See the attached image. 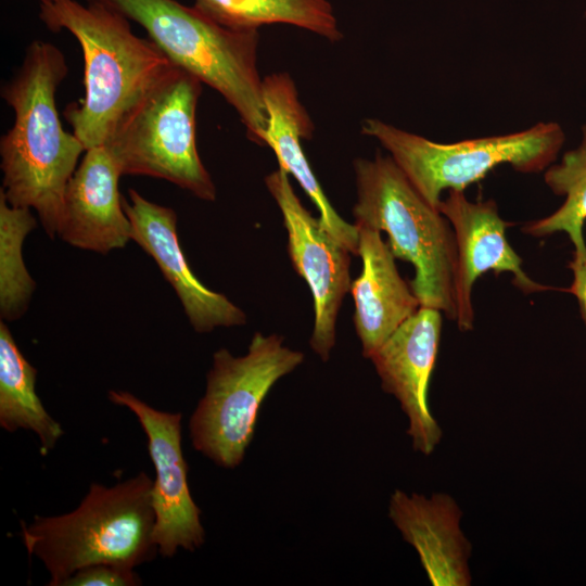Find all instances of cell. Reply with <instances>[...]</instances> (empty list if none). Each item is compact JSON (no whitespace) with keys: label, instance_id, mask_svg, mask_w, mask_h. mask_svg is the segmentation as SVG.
Wrapping results in <instances>:
<instances>
[{"label":"cell","instance_id":"6da1fadb","mask_svg":"<svg viewBox=\"0 0 586 586\" xmlns=\"http://www.w3.org/2000/svg\"><path fill=\"white\" fill-rule=\"evenodd\" d=\"M68 72L62 51L34 40L1 97L14 112V123L1 137L3 174L0 189L9 204L33 208L46 233L58 235L66 187L86 151L63 129L55 93Z\"/></svg>","mask_w":586,"mask_h":586},{"label":"cell","instance_id":"7a4b0ae2","mask_svg":"<svg viewBox=\"0 0 586 586\" xmlns=\"http://www.w3.org/2000/svg\"><path fill=\"white\" fill-rule=\"evenodd\" d=\"M39 17L51 31L68 30L81 47L85 95L64 115L86 150L104 145L123 116L176 66L99 0L40 3Z\"/></svg>","mask_w":586,"mask_h":586},{"label":"cell","instance_id":"3957f363","mask_svg":"<svg viewBox=\"0 0 586 586\" xmlns=\"http://www.w3.org/2000/svg\"><path fill=\"white\" fill-rule=\"evenodd\" d=\"M99 1L142 26L173 64L220 93L238 113L247 138L266 145L258 29L224 26L194 5L176 0Z\"/></svg>","mask_w":586,"mask_h":586},{"label":"cell","instance_id":"277c9868","mask_svg":"<svg viewBox=\"0 0 586 586\" xmlns=\"http://www.w3.org/2000/svg\"><path fill=\"white\" fill-rule=\"evenodd\" d=\"M153 481L145 472L114 486L91 484L81 504L58 517H38L22 525L29 555L50 573V586L63 583L79 569L112 563L135 569L158 551L153 539Z\"/></svg>","mask_w":586,"mask_h":586},{"label":"cell","instance_id":"5b68a950","mask_svg":"<svg viewBox=\"0 0 586 586\" xmlns=\"http://www.w3.org/2000/svg\"><path fill=\"white\" fill-rule=\"evenodd\" d=\"M355 222L388 235L395 258L412 264L410 288L420 305L456 320L457 246L448 219L429 204L388 156L354 162Z\"/></svg>","mask_w":586,"mask_h":586},{"label":"cell","instance_id":"8992f818","mask_svg":"<svg viewBox=\"0 0 586 586\" xmlns=\"http://www.w3.org/2000/svg\"><path fill=\"white\" fill-rule=\"evenodd\" d=\"M361 132L380 142L417 191L435 208L443 191H463L499 165L508 164L522 174L545 171L565 142V132L556 122H540L517 132L453 143L431 141L378 118H366Z\"/></svg>","mask_w":586,"mask_h":586},{"label":"cell","instance_id":"52a82bcc","mask_svg":"<svg viewBox=\"0 0 586 586\" xmlns=\"http://www.w3.org/2000/svg\"><path fill=\"white\" fill-rule=\"evenodd\" d=\"M201 92L202 81L175 66L123 116L104 144L122 176L160 178L201 200L216 199L196 146Z\"/></svg>","mask_w":586,"mask_h":586},{"label":"cell","instance_id":"ba28073f","mask_svg":"<svg viewBox=\"0 0 586 586\" xmlns=\"http://www.w3.org/2000/svg\"><path fill=\"white\" fill-rule=\"evenodd\" d=\"M283 342L278 334L255 332L245 355L233 356L227 348L214 353L189 429L193 447L218 466L233 469L242 462L263 400L304 361V353Z\"/></svg>","mask_w":586,"mask_h":586},{"label":"cell","instance_id":"9c48e42d","mask_svg":"<svg viewBox=\"0 0 586 586\" xmlns=\"http://www.w3.org/2000/svg\"><path fill=\"white\" fill-rule=\"evenodd\" d=\"M281 211L288 231V252L296 272L308 284L314 297L315 322L309 345L328 361L336 339V319L345 294L351 290L352 254L302 204L285 169L265 178Z\"/></svg>","mask_w":586,"mask_h":586},{"label":"cell","instance_id":"30bf717a","mask_svg":"<svg viewBox=\"0 0 586 586\" xmlns=\"http://www.w3.org/2000/svg\"><path fill=\"white\" fill-rule=\"evenodd\" d=\"M109 399L131 410L148 437L156 473L151 505L155 514L153 539L158 552L170 558L179 548L189 551L200 548L205 531L188 484V464L181 448V413L157 410L125 391H109Z\"/></svg>","mask_w":586,"mask_h":586},{"label":"cell","instance_id":"8fae6325","mask_svg":"<svg viewBox=\"0 0 586 586\" xmlns=\"http://www.w3.org/2000/svg\"><path fill=\"white\" fill-rule=\"evenodd\" d=\"M442 331V313L421 306L369 358L382 388L400 404L408 418L407 434L416 451L430 455L442 438L428 391Z\"/></svg>","mask_w":586,"mask_h":586},{"label":"cell","instance_id":"7c38bea8","mask_svg":"<svg viewBox=\"0 0 586 586\" xmlns=\"http://www.w3.org/2000/svg\"><path fill=\"white\" fill-rule=\"evenodd\" d=\"M438 211L448 219L456 239L455 297L459 330L473 328L472 288L484 272H511L513 284L524 293L550 289L532 280L522 269V259L506 238L509 222L501 219L494 200L471 202L463 191L449 190Z\"/></svg>","mask_w":586,"mask_h":586},{"label":"cell","instance_id":"4fadbf2b","mask_svg":"<svg viewBox=\"0 0 586 586\" xmlns=\"http://www.w3.org/2000/svg\"><path fill=\"white\" fill-rule=\"evenodd\" d=\"M128 198H123V206L131 224V240L155 260L193 329L205 333L218 327L243 326V310L192 272L177 235L175 211L146 200L135 189H129Z\"/></svg>","mask_w":586,"mask_h":586},{"label":"cell","instance_id":"5bb4252c","mask_svg":"<svg viewBox=\"0 0 586 586\" xmlns=\"http://www.w3.org/2000/svg\"><path fill=\"white\" fill-rule=\"evenodd\" d=\"M122 176L104 145L85 151L65 190L58 235L86 251L106 254L131 240L123 206Z\"/></svg>","mask_w":586,"mask_h":586},{"label":"cell","instance_id":"9a60e30c","mask_svg":"<svg viewBox=\"0 0 586 586\" xmlns=\"http://www.w3.org/2000/svg\"><path fill=\"white\" fill-rule=\"evenodd\" d=\"M388 517L418 552L434 586H468L471 546L460 528L461 512L446 494L425 497L395 489Z\"/></svg>","mask_w":586,"mask_h":586},{"label":"cell","instance_id":"2e32d148","mask_svg":"<svg viewBox=\"0 0 586 586\" xmlns=\"http://www.w3.org/2000/svg\"><path fill=\"white\" fill-rule=\"evenodd\" d=\"M355 225L362 270L351 284L354 324L362 356L370 358L421 305L410 284L399 275L395 256L381 231L360 222Z\"/></svg>","mask_w":586,"mask_h":586},{"label":"cell","instance_id":"e0dca14e","mask_svg":"<svg viewBox=\"0 0 586 586\" xmlns=\"http://www.w3.org/2000/svg\"><path fill=\"white\" fill-rule=\"evenodd\" d=\"M267 112L266 145L277 156L279 167L291 174L319 212L323 227L351 253L358 255V229L332 207L314 175L302 148L310 139L314 124L300 101L296 86L288 73H273L263 79Z\"/></svg>","mask_w":586,"mask_h":586},{"label":"cell","instance_id":"ac0fdd59","mask_svg":"<svg viewBox=\"0 0 586 586\" xmlns=\"http://www.w3.org/2000/svg\"><path fill=\"white\" fill-rule=\"evenodd\" d=\"M37 370L26 360L4 320L0 321V425L8 432L33 431L49 451L63 430L38 397Z\"/></svg>","mask_w":586,"mask_h":586},{"label":"cell","instance_id":"d6986e66","mask_svg":"<svg viewBox=\"0 0 586 586\" xmlns=\"http://www.w3.org/2000/svg\"><path fill=\"white\" fill-rule=\"evenodd\" d=\"M195 8L235 29L289 24L335 42L343 37L328 0H194Z\"/></svg>","mask_w":586,"mask_h":586},{"label":"cell","instance_id":"ffe728a7","mask_svg":"<svg viewBox=\"0 0 586 586\" xmlns=\"http://www.w3.org/2000/svg\"><path fill=\"white\" fill-rule=\"evenodd\" d=\"M581 131L579 143L566 151L559 163L545 169V183L555 194L564 198L562 205L549 216L523 227L525 233L534 237L565 232L574 251L586 249L583 233L586 221V125Z\"/></svg>","mask_w":586,"mask_h":586},{"label":"cell","instance_id":"44dd1931","mask_svg":"<svg viewBox=\"0 0 586 586\" xmlns=\"http://www.w3.org/2000/svg\"><path fill=\"white\" fill-rule=\"evenodd\" d=\"M37 226L30 208L12 206L0 190V315L20 319L27 310L36 282L23 259V243Z\"/></svg>","mask_w":586,"mask_h":586},{"label":"cell","instance_id":"7402d4cb","mask_svg":"<svg viewBox=\"0 0 586 586\" xmlns=\"http://www.w3.org/2000/svg\"><path fill=\"white\" fill-rule=\"evenodd\" d=\"M141 579L132 568L95 563L84 566L71 575L63 586H136Z\"/></svg>","mask_w":586,"mask_h":586},{"label":"cell","instance_id":"603a6c76","mask_svg":"<svg viewBox=\"0 0 586 586\" xmlns=\"http://www.w3.org/2000/svg\"><path fill=\"white\" fill-rule=\"evenodd\" d=\"M569 268L572 271L573 280L566 291L576 297L581 316L586 326V249L573 252Z\"/></svg>","mask_w":586,"mask_h":586},{"label":"cell","instance_id":"cb8c5ba5","mask_svg":"<svg viewBox=\"0 0 586 586\" xmlns=\"http://www.w3.org/2000/svg\"><path fill=\"white\" fill-rule=\"evenodd\" d=\"M52 1H55V0H39L40 3H47V2H52Z\"/></svg>","mask_w":586,"mask_h":586}]
</instances>
